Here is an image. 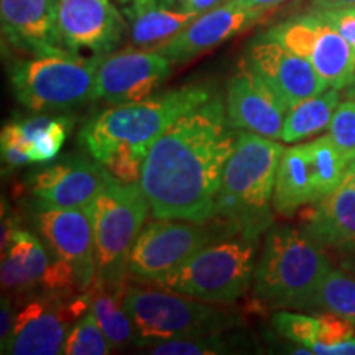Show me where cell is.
Masks as SVG:
<instances>
[{"instance_id":"cell-1","label":"cell","mask_w":355,"mask_h":355,"mask_svg":"<svg viewBox=\"0 0 355 355\" xmlns=\"http://www.w3.org/2000/svg\"><path fill=\"white\" fill-rule=\"evenodd\" d=\"M235 130L224 101L212 96L158 137L140 178L153 217L196 224L214 219L222 176L237 144Z\"/></svg>"},{"instance_id":"cell-2","label":"cell","mask_w":355,"mask_h":355,"mask_svg":"<svg viewBox=\"0 0 355 355\" xmlns=\"http://www.w3.org/2000/svg\"><path fill=\"white\" fill-rule=\"evenodd\" d=\"M283 145L254 132H239L225 165L216 217L225 227L260 237L272 227L273 189Z\"/></svg>"},{"instance_id":"cell-3","label":"cell","mask_w":355,"mask_h":355,"mask_svg":"<svg viewBox=\"0 0 355 355\" xmlns=\"http://www.w3.org/2000/svg\"><path fill=\"white\" fill-rule=\"evenodd\" d=\"M331 268L324 247L304 229L270 227L255 266V298L275 309H314Z\"/></svg>"},{"instance_id":"cell-4","label":"cell","mask_w":355,"mask_h":355,"mask_svg":"<svg viewBox=\"0 0 355 355\" xmlns=\"http://www.w3.org/2000/svg\"><path fill=\"white\" fill-rule=\"evenodd\" d=\"M209 89L188 86L162 92L130 104L112 105L94 115L79 132V144L104 163L119 145L132 146L146 157L157 139L176 119L211 99Z\"/></svg>"},{"instance_id":"cell-5","label":"cell","mask_w":355,"mask_h":355,"mask_svg":"<svg viewBox=\"0 0 355 355\" xmlns=\"http://www.w3.org/2000/svg\"><path fill=\"white\" fill-rule=\"evenodd\" d=\"M259 242L243 232L220 235L155 286L209 303H234L254 283Z\"/></svg>"},{"instance_id":"cell-6","label":"cell","mask_w":355,"mask_h":355,"mask_svg":"<svg viewBox=\"0 0 355 355\" xmlns=\"http://www.w3.org/2000/svg\"><path fill=\"white\" fill-rule=\"evenodd\" d=\"M101 56L73 53L19 58L8 66V81L17 101L35 112H60L96 101Z\"/></svg>"},{"instance_id":"cell-7","label":"cell","mask_w":355,"mask_h":355,"mask_svg":"<svg viewBox=\"0 0 355 355\" xmlns=\"http://www.w3.org/2000/svg\"><path fill=\"white\" fill-rule=\"evenodd\" d=\"M125 308L133 321L139 347L170 339L222 334L241 324L237 314L216 308L209 301L163 288L127 286Z\"/></svg>"},{"instance_id":"cell-8","label":"cell","mask_w":355,"mask_h":355,"mask_svg":"<svg viewBox=\"0 0 355 355\" xmlns=\"http://www.w3.org/2000/svg\"><path fill=\"white\" fill-rule=\"evenodd\" d=\"M96 247V277L123 282L128 257L148 217L150 202L140 183L123 184L115 178L86 207Z\"/></svg>"},{"instance_id":"cell-9","label":"cell","mask_w":355,"mask_h":355,"mask_svg":"<svg viewBox=\"0 0 355 355\" xmlns=\"http://www.w3.org/2000/svg\"><path fill=\"white\" fill-rule=\"evenodd\" d=\"M89 311L86 291L76 295L43 293L21 306L15 327L3 354L56 355L63 354L71 327Z\"/></svg>"},{"instance_id":"cell-10","label":"cell","mask_w":355,"mask_h":355,"mask_svg":"<svg viewBox=\"0 0 355 355\" xmlns=\"http://www.w3.org/2000/svg\"><path fill=\"white\" fill-rule=\"evenodd\" d=\"M265 37L309 61L329 87L345 89L355 83V50L318 12L283 21Z\"/></svg>"},{"instance_id":"cell-11","label":"cell","mask_w":355,"mask_h":355,"mask_svg":"<svg viewBox=\"0 0 355 355\" xmlns=\"http://www.w3.org/2000/svg\"><path fill=\"white\" fill-rule=\"evenodd\" d=\"M214 237L216 234L206 224L176 219L152 220L141 229L128 257L127 270L133 278L157 285Z\"/></svg>"},{"instance_id":"cell-12","label":"cell","mask_w":355,"mask_h":355,"mask_svg":"<svg viewBox=\"0 0 355 355\" xmlns=\"http://www.w3.org/2000/svg\"><path fill=\"white\" fill-rule=\"evenodd\" d=\"M171 61L157 50H128L101 56L96 101L122 105L153 96L171 73Z\"/></svg>"},{"instance_id":"cell-13","label":"cell","mask_w":355,"mask_h":355,"mask_svg":"<svg viewBox=\"0 0 355 355\" xmlns=\"http://www.w3.org/2000/svg\"><path fill=\"white\" fill-rule=\"evenodd\" d=\"M58 32L66 51L104 56L122 43L125 20L110 0H58Z\"/></svg>"},{"instance_id":"cell-14","label":"cell","mask_w":355,"mask_h":355,"mask_svg":"<svg viewBox=\"0 0 355 355\" xmlns=\"http://www.w3.org/2000/svg\"><path fill=\"white\" fill-rule=\"evenodd\" d=\"M110 180L112 175L96 158L74 155L33 173L26 183L38 209H86Z\"/></svg>"},{"instance_id":"cell-15","label":"cell","mask_w":355,"mask_h":355,"mask_svg":"<svg viewBox=\"0 0 355 355\" xmlns=\"http://www.w3.org/2000/svg\"><path fill=\"white\" fill-rule=\"evenodd\" d=\"M243 63L282 97L288 109L329 89L309 61L265 35L250 43Z\"/></svg>"},{"instance_id":"cell-16","label":"cell","mask_w":355,"mask_h":355,"mask_svg":"<svg viewBox=\"0 0 355 355\" xmlns=\"http://www.w3.org/2000/svg\"><path fill=\"white\" fill-rule=\"evenodd\" d=\"M225 110L230 123L239 130L277 140L282 139L290 109L259 74L242 63L227 84Z\"/></svg>"},{"instance_id":"cell-17","label":"cell","mask_w":355,"mask_h":355,"mask_svg":"<svg viewBox=\"0 0 355 355\" xmlns=\"http://www.w3.org/2000/svg\"><path fill=\"white\" fill-rule=\"evenodd\" d=\"M268 13L265 8H257L237 2L224 0L209 12L193 20L178 37L162 48L171 63H184L204 51L219 46L235 35L245 32Z\"/></svg>"},{"instance_id":"cell-18","label":"cell","mask_w":355,"mask_h":355,"mask_svg":"<svg viewBox=\"0 0 355 355\" xmlns=\"http://www.w3.org/2000/svg\"><path fill=\"white\" fill-rule=\"evenodd\" d=\"M35 222L48 248L73 266L86 291L96 278L94 234L87 211L40 207Z\"/></svg>"},{"instance_id":"cell-19","label":"cell","mask_w":355,"mask_h":355,"mask_svg":"<svg viewBox=\"0 0 355 355\" xmlns=\"http://www.w3.org/2000/svg\"><path fill=\"white\" fill-rule=\"evenodd\" d=\"M56 3L58 0H0L3 37L33 56L69 53L58 32Z\"/></svg>"},{"instance_id":"cell-20","label":"cell","mask_w":355,"mask_h":355,"mask_svg":"<svg viewBox=\"0 0 355 355\" xmlns=\"http://www.w3.org/2000/svg\"><path fill=\"white\" fill-rule=\"evenodd\" d=\"M303 229L324 248L355 257V184L344 183L303 212Z\"/></svg>"},{"instance_id":"cell-21","label":"cell","mask_w":355,"mask_h":355,"mask_svg":"<svg viewBox=\"0 0 355 355\" xmlns=\"http://www.w3.org/2000/svg\"><path fill=\"white\" fill-rule=\"evenodd\" d=\"M55 260L56 255L44 248L37 235L19 227L2 252V290L8 295H28L37 290L44 293Z\"/></svg>"},{"instance_id":"cell-22","label":"cell","mask_w":355,"mask_h":355,"mask_svg":"<svg viewBox=\"0 0 355 355\" xmlns=\"http://www.w3.org/2000/svg\"><path fill=\"white\" fill-rule=\"evenodd\" d=\"M130 30V44L137 50H162L178 37L199 15L184 12L176 0H153V2L125 8Z\"/></svg>"},{"instance_id":"cell-23","label":"cell","mask_w":355,"mask_h":355,"mask_svg":"<svg viewBox=\"0 0 355 355\" xmlns=\"http://www.w3.org/2000/svg\"><path fill=\"white\" fill-rule=\"evenodd\" d=\"M314 202L316 196L308 146L303 144L285 148L275 180L273 209L282 216H291Z\"/></svg>"},{"instance_id":"cell-24","label":"cell","mask_w":355,"mask_h":355,"mask_svg":"<svg viewBox=\"0 0 355 355\" xmlns=\"http://www.w3.org/2000/svg\"><path fill=\"white\" fill-rule=\"evenodd\" d=\"M127 285L123 282H107L99 277L86 290L89 309L92 311L102 331L114 349L137 345V332L125 308Z\"/></svg>"},{"instance_id":"cell-25","label":"cell","mask_w":355,"mask_h":355,"mask_svg":"<svg viewBox=\"0 0 355 355\" xmlns=\"http://www.w3.org/2000/svg\"><path fill=\"white\" fill-rule=\"evenodd\" d=\"M340 89L329 87L321 94L309 97L288 110L282 139L286 144H295L318 135L329 128L337 105L340 104Z\"/></svg>"},{"instance_id":"cell-26","label":"cell","mask_w":355,"mask_h":355,"mask_svg":"<svg viewBox=\"0 0 355 355\" xmlns=\"http://www.w3.org/2000/svg\"><path fill=\"white\" fill-rule=\"evenodd\" d=\"M26 141V153L32 163H48L60 153L74 121L68 115H37L19 121Z\"/></svg>"},{"instance_id":"cell-27","label":"cell","mask_w":355,"mask_h":355,"mask_svg":"<svg viewBox=\"0 0 355 355\" xmlns=\"http://www.w3.org/2000/svg\"><path fill=\"white\" fill-rule=\"evenodd\" d=\"M306 146H308L311 168H313L314 196L318 202L344 183L350 170V163L337 148L329 133L308 141Z\"/></svg>"},{"instance_id":"cell-28","label":"cell","mask_w":355,"mask_h":355,"mask_svg":"<svg viewBox=\"0 0 355 355\" xmlns=\"http://www.w3.org/2000/svg\"><path fill=\"white\" fill-rule=\"evenodd\" d=\"M314 309L339 314L355 326V277L331 268L319 286Z\"/></svg>"},{"instance_id":"cell-29","label":"cell","mask_w":355,"mask_h":355,"mask_svg":"<svg viewBox=\"0 0 355 355\" xmlns=\"http://www.w3.org/2000/svg\"><path fill=\"white\" fill-rule=\"evenodd\" d=\"M114 350L92 311L74 322L63 347L64 355H107Z\"/></svg>"},{"instance_id":"cell-30","label":"cell","mask_w":355,"mask_h":355,"mask_svg":"<svg viewBox=\"0 0 355 355\" xmlns=\"http://www.w3.org/2000/svg\"><path fill=\"white\" fill-rule=\"evenodd\" d=\"M273 327L278 334L286 340L316 350L321 343V319L319 316L291 313V311H279L272 319Z\"/></svg>"},{"instance_id":"cell-31","label":"cell","mask_w":355,"mask_h":355,"mask_svg":"<svg viewBox=\"0 0 355 355\" xmlns=\"http://www.w3.org/2000/svg\"><path fill=\"white\" fill-rule=\"evenodd\" d=\"M146 352L153 355H216L229 354L232 350L227 340L220 334H204L183 337V339H170L162 343L145 345Z\"/></svg>"},{"instance_id":"cell-32","label":"cell","mask_w":355,"mask_h":355,"mask_svg":"<svg viewBox=\"0 0 355 355\" xmlns=\"http://www.w3.org/2000/svg\"><path fill=\"white\" fill-rule=\"evenodd\" d=\"M329 137L347 162L355 163V101H345L337 105L329 123Z\"/></svg>"},{"instance_id":"cell-33","label":"cell","mask_w":355,"mask_h":355,"mask_svg":"<svg viewBox=\"0 0 355 355\" xmlns=\"http://www.w3.org/2000/svg\"><path fill=\"white\" fill-rule=\"evenodd\" d=\"M145 157L128 145H119L112 153L109 155L102 165L107 171L123 184L140 183L141 170H144Z\"/></svg>"},{"instance_id":"cell-34","label":"cell","mask_w":355,"mask_h":355,"mask_svg":"<svg viewBox=\"0 0 355 355\" xmlns=\"http://www.w3.org/2000/svg\"><path fill=\"white\" fill-rule=\"evenodd\" d=\"M0 148H2L3 175L30 163L20 122H8L3 125L2 133H0Z\"/></svg>"},{"instance_id":"cell-35","label":"cell","mask_w":355,"mask_h":355,"mask_svg":"<svg viewBox=\"0 0 355 355\" xmlns=\"http://www.w3.org/2000/svg\"><path fill=\"white\" fill-rule=\"evenodd\" d=\"M327 24H331L334 28L345 38L350 46L355 50V6L332 8V10L318 12Z\"/></svg>"},{"instance_id":"cell-36","label":"cell","mask_w":355,"mask_h":355,"mask_svg":"<svg viewBox=\"0 0 355 355\" xmlns=\"http://www.w3.org/2000/svg\"><path fill=\"white\" fill-rule=\"evenodd\" d=\"M15 318L17 314L13 313L12 296L3 295L2 303H0V352L7 347L8 339H10L13 327H15Z\"/></svg>"},{"instance_id":"cell-37","label":"cell","mask_w":355,"mask_h":355,"mask_svg":"<svg viewBox=\"0 0 355 355\" xmlns=\"http://www.w3.org/2000/svg\"><path fill=\"white\" fill-rule=\"evenodd\" d=\"M178 7L184 12L196 13V15H202V13L209 12L222 3V0H176Z\"/></svg>"},{"instance_id":"cell-38","label":"cell","mask_w":355,"mask_h":355,"mask_svg":"<svg viewBox=\"0 0 355 355\" xmlns=\"http://www.w3.org/2000/svg\"><path fill=\"white\" fill-rule=\"evenodd\" d=\"M314 12L332 10V8H343L355 6V0H311Z\"/></svg>"},{"instance_id":"cell-39","label":"cell","mask_w":355,"mask_h":355,"mask_svg":"<svg viewBox=\"0 0 355 355\" xmlns=\"http://www.w3.org/2000/svg\"><path fill=\"white\" fill-rule=\"evenodd\" d=\"M224 2V0H222ZM237 2L245 3V6L257 7V8H265V10H272V8L282 6L286 0H237Z\"/></svg>"},{"instance_id":"cell-40","label":"cell","mask_w":355,"mask_h":355,"mask_svg":"<svg viewBox=\"0 0 355 355\" xmlns=\"http://www.w3.org/2000/svg\"><path fill=\"white\" fill-rule=\"evenodd\" d=\"M119 2L123 3V6H141V3H148V2H153V0H119Z\"/></svg>"},{"instance_id":"cell-41","label":"cell","mask_w":355,"mask_h":355,"mask_svg":"<svg viewBox=\"0 0 355 355\" xmlns=\"http://www.w3.org/2000/svg\"><path fill=\"white\" fill-rule=\"evenodd\" d=\"M347 175H349L350 180H352V183L355 184V163H352V165H350V170H349Z\"/></svg>"},{"instance_id":"cell-42","label":"cell","mask_w":355,"mask_h":355,"mask_svg":"<svg viewBox=\"0 0 355 355\" xmlns=\"http://www.w3.org/2000/svg\"><path fill=\"white\" fill-rule=\"evenodd\" d=\"M350 91H349V96H350V99H354L355 101V83L354 84H350Z\"/></svg>"},{"instance_id":"cell-43","label":"cell","mask_w":355,"mask_h":355,"mask_svg":"<svg viewBox=\"0 0 355 355\" xmlns=\"http://www.w3.org/2000/svg\"><path fill=\"white\" fill-rule=\"evenodd\" d=\"M352 268H354V272H355V261L352 263Z\"/></svg>"}]
</instances>
